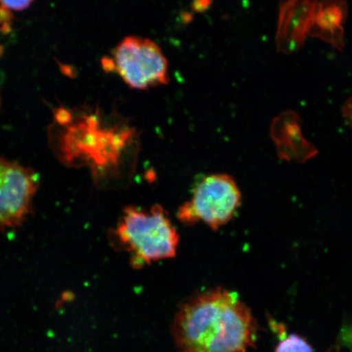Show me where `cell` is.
Masks as SVG:
<instances>
[{
    "label": "cell",
    "instance_id": "obj_1",
    "mask_svg": "<svg viewBox=\"0 0 352 352\" xmlns=\"http://www.w3.org/2000/svg\"><path fill=\"white\" fill-rule=\"evenodd\" d=\"M170 332L178 352H246L256 344L258 325L236 293L219 287L184 301Z\"/></svg>",
    "mask_w": 352,
    "mask_h": 352
},
{
    "label": "cell",
    "instance_id": "obj_8",
    "mask_svg": "<svg viewBox=\"0 0 352 352\" xmlns=\"http://www.w3.org/2000/svg\"><path fill=\"white\" fill-rule=\"evenodd\" d=\"M347 6L344 1L318 2L309 36L330 44L338 50L344 47V25Z\"/></svg>",
    "mask_w": 352,
    "mask_h": 352
},
{
    "label": "cell",
    "instance_id": "obj_2",
    "mask_svg": "<svg viewBox=\"0 0 352 352\" xmlns=\"http://www.w3.org/2000/svg\"><path fill=\"white\" fill-rule=\"evenodd\" d=\"M113 237L118 248L129 254L135 268L174 258L179 243V233L168 214L158 204L148 209L126 208Z\"/></svg>",
    "mask_w": 352,
    "mask_h": 352
},
{
    "label": "cell",
    "instance_id": "obj_10",
    "mask_svg": "<svg viewBox=\"0 0 352 352\" xmlns=\"http://www.w3.org/2000/svg\"><path fill=\"white\" fill-rule=\"evenodd\" d=\"M13 15L12 12L0 6V34L7 35L12 32ZM3 48L0 45V56L2 55Z\"/></svg>",
    "mask_w": 352,
    "mask_h": 352
},
{
    "label": "cell",
    "instance_id": "obj_13",
    "mask_svg": "<svg viewBox=\"0 0 352 352\" xmlns=\"http://www.w3.org/2000/svg\"><path fill=\"white\" fill-rule=\"evenodd\" d=\"M0 105H1V98H0Z\"/></svg>",
    "mask_w": 352,
    "mask_h": 352
},
{
    "label": "cell",
    "instance_id": "obj_9",
    "mask_svg": "<svg viewBox=\"0 0 352 352\" xmlns=\"http://www.w3.org/2000/svg\"><path fill=\"white\" fill-rule=\"evenodd\" d=\"M275 352H314V349L305 338L292 333L280 340Z\"/></svg>",
    "mask_w": 352,
    "mask_h": 352
},
{
    "label": "cell",
    "instance_id": "obj_4",
    "mask_svg": "<svg viewBox=\"0 0 352 352\" xmlns=\"http://www.w3.org/2000/svg\"><path fill=\"white\" fill-rule=\"evenodd\" d=\"M105 69L116 72L127 85L146 90L169 82V65L161 47L152 39L127 36L118 44L111 60L104 59Z\"/></svg>",
    "mask_w": 352,
    "mask_h": 352
},
{
    "label": "cell",
    "instance_id": "obj_11",
    "mask_svg": "<svg viewBox=\"0 0 352 352\" xmlns=\"http://www.w3.org/2000/svg\"><path fill=\"white\" fill-rule=\"evenodd\" d=\"M33 3L30 0L26 1H0V6L6 8V10L10 11H22L28 8L30 4Z\"/></svg>",
    "mask_w": 352,
    "mask_h": 352
},
{
    "label": "cell",
    "instance_id": "obj_7",
    "mask_svg": "<svg viewBox=\"0 0 352 352\" xmlns=\"http://www.w3.org/2000/svg\"><path fill=\"white\" fill-rule=\"evenodd\" d=\"M272 136L280 157L302 164L318 153V148L302 135L298 114L281 113L272 123Z\"/></svg>",
    "mask_w": 352,
    "mask_h": 352
},
{
    "label": "cell",
    "instance_id": "obj_6",
    "mask_svg": "<svg viewBox=\"0 0 352 352\" xmlns=\"http://www.w3.org/2000/svg\"><path fill=\"white\" fill-rule=\"evenodd\" d=\"M318 1H289L280 7L276 47L289 54L300 50L309 36Z\"/></svg>",
    "mask_w": 352,
    "mask_h": 352
},
{
    "label": "cell",
    "instance_id": "obj_5",
    "mask_svg": "<svg viewBox=\"0 0 352 352\" xmlns=\"http://www.w3.org/2000/svg\"><path fill=\"white\" fill-rule=\"evenodd\" d=\"M38 187L32 169L0 157V230L21 226Z\"/></svg>",
    "mask_w": 352,
    "mask_h": 352
},
{
    "label": "cell",
    "instance_id": "obj_12",
    "mask_svg": "<svg viewBox=\"0 0 352 352\" xmlns=\"http://www.w3.org/2000/svg\"><path fill=\"white\" fill-rule=\"evenodd\" d=\"M342 116L352 129V98L346 101L342 109Z\"/></svg>",
    "mask_w": 352,
    "mask_h": 352
},
{
    "label": "cell",
    "instance_id": "obj_3",
    "mask_svg": "<svg viewBox=\"0 0 352 352\" xmlns=\"http://www.w3.org/2000/svg\"><path fill=\"white\" fill-rule=\"evenodd\" d=\"M241 204L240 189L231 175L205 176L192 189L190 199L177 211V218L186 226L204 223L217 231L235 217Z\"/></svg>",
    "mask_w": 352,
    "mask_h": 352
}]
</instances>
